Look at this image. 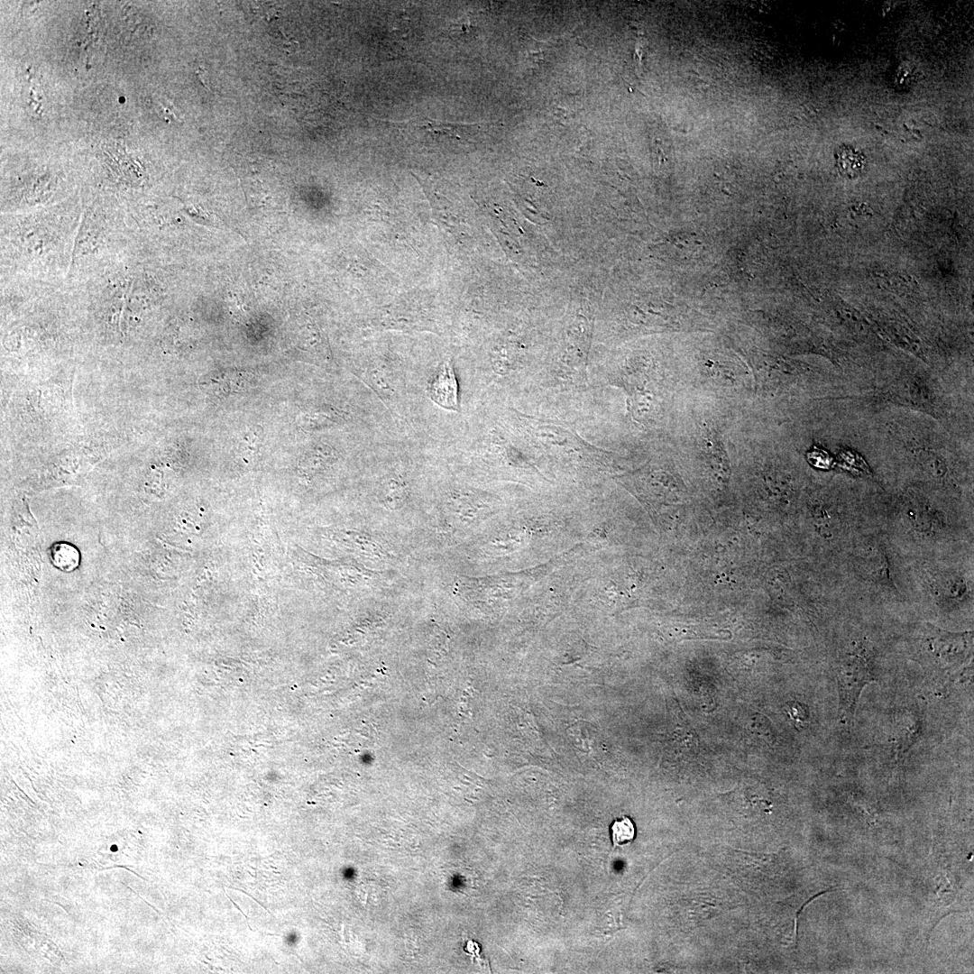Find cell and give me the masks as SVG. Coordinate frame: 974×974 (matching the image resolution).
<instances>
[{
  "label": "cell",
  "instance_id": "cell-1",
  "mask_svg": "<svg viewBox=\"0 0 974 974\" xmlns=\"http://www.w3.org/2000/svg\"><path fill=\"white\" fill-rule=\"evenodd\" d=\"M918 657L927 670L948 674L964 663L969 653V636L957 635L932 627L918 639Z\"/></svg>",
  "mask_w": 974,
  "mask_h": 974
},
{
  "label": "cell",
  "instance_id": "cell-2",
  "mask_svg": "<svg viewBox=\"0 0 974 974\" xmlns=\"http://www.w3.org/2000/svg\"><path fill=\"white\" fill-rule=\"evenodd\" d=\"M834 672L839 694V717L843 723H850L862 689L875 681L876 675L868 658L859 654L839 657Z\"/></svg>",
  "mask_w": 974,
  "mask_h": 974
},
{
  "label": "cell",
  "instance_id": "cell-3",
  "mask_svg": "<svg viewBox=\"0 0 974 974\" xmlns=\"http://www.w3.org/2000/svg\"><path fill=\"white\" fill-rule=\"evenodd\" d=\"M458 381L452 362L441 363L427 384V393L433 402L439 407L452 411H458Z\"/></svg>",
  "mask_w": 974,
  "mask_h": 974
},
{
  "label": "cell",
  "instance_id": "cell-4",
  "mask_svg": "<svg viewBox=\"0 0 974 974\" xmlns=\"http://www.w3.org/2000/svg\"><path fill=\"white\" fill-rule=\"evenodd\" d=\"M610 835L613 847H621L632 842L636 837V827L628 816L615 819L610 825Z\"/></svg>",
  "mask_w": 974,
  "mask_h": 974
},
{
  "label": "cell",
  "instance_id": "cell-5",
  "mask_svg": "<svg viewBox=\"0 0 974 974\" xmlns=\"http://www.w3.org/2000/svg\"><path fill=\"white\" fill-rule=\"evenodd\" d=\"M807 460L812 465L822 469L828 468L831 464L828 453L818 448L807 453Z\"/></svg>",
  "mask_w": 974,
  "mask_h": 974
}]
</instances>
